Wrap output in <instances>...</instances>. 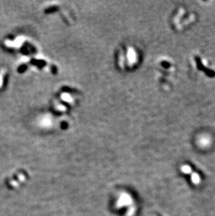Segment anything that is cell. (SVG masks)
<instances>
[{"mask_svg": "<svg viewBox=\"0 0 215 216\" xmlns=\"http://www.w3.org/2000/svg\"><path fill=\"white\" fill-rule=\"evenodd\" d=\"M208 139H209V138H204V136H203V137H202V138H201V139L199 140V144H200V145H201V146H203V147H204V146H207V145H208V144L209 145V144H210V140L208 141Z\"/></svg>", "mask_w": 215, "mask_h": 216, "instance_id": "2", "label": "cell"}, {"mask_svg": "<svg viewBox=\"0 0 215 216\" xmlns=\"http://www.w3.org/2000/svg\"><path fill=\"white\" fill-rule=\"evenodd\" d=\"M191 181L196 185H199L201 183V177L197 173H193L191 174Z\"/></svg>", "mask_w": 215, "mask_h": 216, "instance_id": "1", "label": "cell"}, {"mask_svg": "<svg viewBox=\"0 0 215 216\" xmlns=\"http://www.w3.org/2000/svg\"><path fill=\"white\" fill-rule=\"evenodd\" d=\"M182 172H184V174H191V172H192V169H191V168L189 166L184 165L182 167Z\"/></svg>", "mask_w": 215, "mask_h": 216, "instance_id": "3", "label": "cell"}]
</instances>
